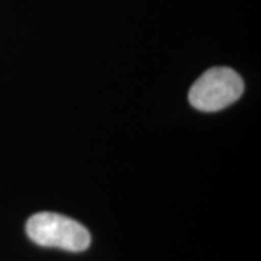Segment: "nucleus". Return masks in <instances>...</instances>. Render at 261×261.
<instances>
[{
    "instance_id": "1",
    "label": "nucleus",
    "mask_w": 261,
    "mask_h": 261,
    "mask_svg": "<svg viewBox=\"0 0 261 261\" xmlns=\"http://www.w3.org/2000/svg\"><path fill=\"white\" fill-rule=\"evenodd\" d=\"M27 233L32 243L41 247L82 252L92 243L90 232L77 221L64 215L39 212L27 222Z\"/></svg>"
},
{
    "instance_id": "2",
    "label": "nucleus",
    "mask_w": 261,
    "mask_h": 261,
    "mask_svg": "<svg viewBox=\"0 0 261 261\" xmlns=\"http://www.w3.org/2000/svg\"><path fill=\"white\" fill-rule=\"evenodd\" d=\"M244 92L243 79L231 68L216 67L200 75L189 92L192 106L202 112H218L237 102Z\"/></svg>"
}]
</instances>
